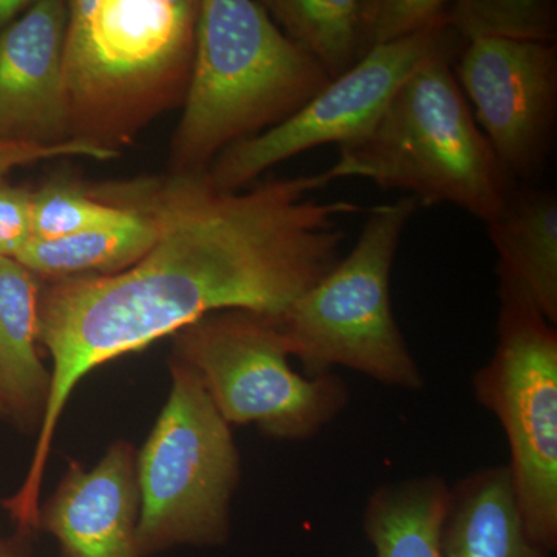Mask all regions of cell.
Segmentation results:
<instances>
[{
	"instance_id": "20",
	"label": "cell",
	"mask_w": 557,
	"mask_h": 557,
	"mask_svg": "<svg viewBox=\"0 0 557 557\" xmlns=\"http://www.w3.org/2000/svg\"><path fill=\"white\" fill-rule=\"evenodd\" d=\"M129 209L94 199L76 183L50 182L32 193L33 239H60L97 226L120 222Z\"/></svg>"
},
{
	"instance_id": "1",
	"label": "cell",
	"mask_w": 557,
	"mask_h": 557,
	"mask_svg": "<svg viewBox=\"0 0 557 557\" xmlns=\"http://www.w3.org/2000/svg\"><path fill=\"white\" fill-rule=\"evenodd\" d=\"M325 171L215 188L207 174L106 183L94 199L152 219L149 251L124 271L51 281L39 292V344L53 370L30 475L42 478L73 388L91 370L225 310L281 318L343 259L341 220L361 207L321 201Z\"/></svg>"
},
{
	"instance_id": "21",
	"label": "cell",
	"mask_w": 557,
	"mask_h": 557,
	"mask_svg": "<svg viewBox=\"0 0 557 557\" xmlns=\"http://www.w3.org/2000/svg\"><path fill=\"white\" fill-rule=\"evenodd\" d=\"M446 0H366V40L370 51L423 35L445 30Z\"/></svg>"
},
{
	"instance_id": "25",
	"label": "cell",
	"mask_w": 557,
	"mask_h": 557,
	"mask_svg": "<svg viewBox=\"0 0 557 557\" xmlns=\"http://www.w3.org/2000/svg\"><path fill=\"white\" fill-rule=\"evenodd\" d=\"M30 3L32 0H0V32L5 30L11 22L21 16Z\"/></svg>"
},
{
	"instance_id": "17",
	"label": "cell",
	"mask_w": 557,
	"mask_h": 557,
	"mask_svg": "<svg viewBox=\"0 0 557 557\" xmlns=\"http://www.w3.org/2000/svg\"><path fill=\"white\" fill-rule=\"evenodd\" d=\"M129 209V208H126ZM152 219L137 209L120 222L70 234L60 239H32L17 262L36 277L51 281L81 276H106L129 269L156 242Z\"/></svg>"
},
{
	"instance_id": "3",
	"label": "cell",
	"mask_w": 557,
	"mask_h": 557,
	"mask_svg": "<svg viewBox=\"0 0 557 557\" xmlns=\"http://www.w3.org/2000/svg\"><path fill=\"white\" fill-rule=\"evenodd\" d=\"M329 84L262 2L201 0L171 174H203L223 150L285 123Z\"/></svg>"
},
{
	"instance_id": "13",
	"label": "cell",
	"mask_w": 557,
	"mask_h": 557,
	"mask_svg": "<svg viewBox=\"0 0 557 557\" xmlns=\"http://www.w3.org/2000/svg\"><path fill=\"white\" fill-rule=\"evenodd\" d=\"M497 251L498 293H516L557 322V199L555 190L518 188L486 223Z\"/></svg>"
},
{
	"instance_id": "8",
	"label": "cell",
	"mask_w": 557,
	"mask_h": 557,
	"mask_svg": "<svg viewBox=\"0 0 557 557\" xmlns=\"http://www.w3.org/2000/svg\"><path fill=\"white\" fill-rule=\"evenodd\" d=\"M497 344L472 380L507 434L509 474L531 539L557 548V332L516 293H498Z\"/></svg>"
},
{
	"instance_id": "16",
	"label": "cell",
	"mask_w": 557,
	"mask_h": 557,
	"mask_svg": "<svg viewBox=\"0 0 557 557\" xmlns=\"http://www.w3.org/2000/svg\"><path fill=\"white\" fill-rule=\"evenodd\" d=\"M449 487L437 475L376 487L362 515V530L372 545L373 557H443Z\"/></svg>"
},
{
	"instance_id": "26",
	"label": "cell",
	"mask_w": 557,
	"mask_h": 557,
	"mask_svg": "<svg viewBox=\"0 0 557 557\" xmlns=\"http://www.w3.org/2000/svg\"><path fill=\"white\" fill-rule=\"evenodd\" d=\"M9 417V409H7L5 397H3L2 383H0V418Z\"/></svg>"
},
{
	"instance_id": "2",
	"label": "cell",
	"mask_w": 557,
	"mask_h": 557,
	"mask_svg": "<svg viewBox=\"0 0 557 557\" xmlns=\"http://www.w3.org/2000/svg\"><path fill=\"white\" fill-rule=\"evenodd\" d=\"M64 81L70 137L119 153L185 101L199 0H70Z\"/></svg>"
},
{
	"instance_id": "18",
	"label": "cell",
	"mask_w": 557,
	"mask_h": 557,
	"mask_svg": "<svg viewBox=\"0 0 557 557\" xmlns=\"http://www.w3.org/2000/svg\"><path fill=\"white\" fill-rule=\"evenodd\" d=\"M278 28L306 50L330 81L346 75L369 53L366 0H267Z\"/></svg>"
},
{
	"instance_id": "9",
	"label": "cell",
	"mask_w": 557,
	"mask_h": 557,
	"mask_svg": "<svg viewBox=\"0 0 557 557\" xmlns=\"http://www.w3.org/2000/svg\"><path fill=\"white\" fill-rule=\"evenodd\" d=\"M463 47L448 28L380 47L346 75L330 81L285 123L223 150L205 174L215 188L240 190L258 183L271 168L307 150L357 141L375 126L418 64L440 51H461Z\"/></svg>"
},
{
	"instance_id": "10",
	"label": "cell",
	"mask_w": 557,
	"mask_h": 557,
	"mask_svg": "<svg viewBox=\"0 0 557 557\" xmlns=\"http://www.w3.org/2000/svg\"><path fill=\"white\" fill-rule=\"evenodd\" d=\"M456 79L474 119L515 182L544 170L557 121V47L483 39L456 58Z\"/></svg>"
},
{
	"instance_id": "14",
	"label": "cell",
	"mask_w": 557,
	"mask_h": 557,
	"mask_svg": "<svg viewBox=\"0 0 557 557\" xmlns=\"http://www.w3.org/2000/svg\"><path fill=\"white\" fill-rule=\"evenodd\" d=\"M443 557H552L528 534L507 465L485 467L449 487Z\"/></svg>"
},
{
	"instance_id": "24",
	"label": "cell",
	"mask_w": 557,
	"mask_h": 557,
	"mask_svg": "<svg viewBox=\"0 0 557 557\" xmlns=\"http://www.w3.org/2000/svg\"><path fill=\"white\" fill-rule=\"evenodd\" d=\"M0 557H33L27 537H0Z\"/></svg>"
},
{
	"instance_id": "6",
	"label": "cell",
	"mask_w": 557,
	"mask_h": 557,
	"mask_svg": "<svg viewBox=\"0 0 557 557\" xmlns=\"http://www.w3.org/2000/svg\"><path fill=\"white\" fill-rule=\"evenodd\" d=\"M170 398L137 454L138 549L219 547L240 482L233 432L193 369L172 359Z\"/></svg>"
},
{
	"instance_id": "23",
	"label": "cell",
	"mask_w": 557,
	"mask_h": 557,
	"mask_svg": "<svg viewBox=\"0 0 557 557\" xmlns=\"http://www.w3.org/2000/svg\"><path fill=\"white\" fill-rule=\"evenodd\" d=\"M60 157H86V159L108 161L116 159L119 153L108 152L79 141H72L57 148H40V146L20 145V143L0 139V178H5L7 174L17 168L30 166L39 161L60 159Z\"/></svg>"
},
{
	"instance_id": "4",
	"label": "cell",
	"mask_w": 557,
	"mask_h": 557,
	"mask_svg": "<svg viewBox=\"0 0 557 557\" xmlns=\"http://www.w3.org/2000/svg\"><path fill=\"white\" fill-rule=\"evenodd\" d=\"M460 51L432 54L405 79L383 115L341 146L330 183L364 178L401 189L420 205L449 203L485 223L497 218L518 182L475 123L453 64Z\"/></svg>"
},
{
	"instance_id": "11",
	"label": "cell",
	"mask_w": 557,
	"mask_h": 557,
	"mask_svg": "<svg viewBox=\"0 0 557 557\" xmlns=\"http://www.w3.org/2000/svg\"><path fill=\"white\" fill-rule=\"evenodd\" d=\"M69 7L35 0L0 32V139L57 148L72 143L64 81Z\"/></svg>"
},
{
	"instance_id": "5",
	"label": "cell",
	"mask_w": 557,
	"mask_h": 557,
	"mask_svg": "<svg viewBox=\"0 0 557 557\" xmlns=\"http://www.w3.org/2000/svg\"><path fill=\"white\" fill-rule=\"evenodd\" d=\"M418 207L405 196L370 208L354 249L278 318L289 355L310 376L339 366L387 387L423 388L391 295L399 242Z\"/></svg>"
},
{
	"instance_id": "15",
	"label": "cell",
	"mask_w": 557,
	"mask_h": 557,
	"mask_svg": "<svg viewBox=\"0 0 557 557\" xmlns=\"http://www.w3.org/2000/svg\"><path fill=\"white\" fill-rule=\"evenodd\" d=\"M38 277L16 259L0 256V383L9 417L40 428L51 373L40 361Z\"/></svg>"
},
{
	"instance_id": "7",
	"label": "cell",
	"mask_w": 557,
	"mask_h": 557,
	"mask_svg": "<svg viewBox=\"0 0 557 557\" xmlns=\"http://www.w3.org/2000/svg\"><path fill=\"white\" fill-rule=\"evenodd\" d=\"M172 359L199 376L220 416L269 437L307 442L350 401L335 373L304 376L289 364L278 318L247 310L208 314L172 335Z\"/></svg>"
},
{
	"instance_id": "22",
	"label": "cell",
	"mask_w": 557,
	"mask_h": 557,
	"mask_svg": "<svg viewBox=\"0 0 557 557\" xmlns=\"http://www.w3.org/2000/svg\"><path fill=\"white\" fill-rule=\"evenodd\" d=\"M32 239V193L0 178V256L16 259Z\"/></svg>"
},
{
	"instance_id": "19",
	"label": "cell",
	"mask_w": 557,
	"mask_h": 557,
	"mask_svg": "<svg viewBox=\"0 0 557 557\" xmlns=\"http://www.w3.org/2000/svg\"><path fill=\"white\" fill-rule=\"evenodd\" d=\"M446 28L463 46L483 39L555 44L557 7L549 0H453Z\"/></svg>"
},
{
	"instance_id": "12",
	"label": "cell",
	"mask_w": 557,
	"mask_h": 557,
	"mask_svg": "<svg viewBox=\"0 0 557 557\" xmlns=\"http://www.w3.org/2000/svg\"><path fill=\"white\" fill-rule=\"evenodd\" d=\"M138 511L137 453L119 440L89 471L70 465L39 508L38 531L57 539L61 557H141Z\"/></svg>"
}]
</instances>
